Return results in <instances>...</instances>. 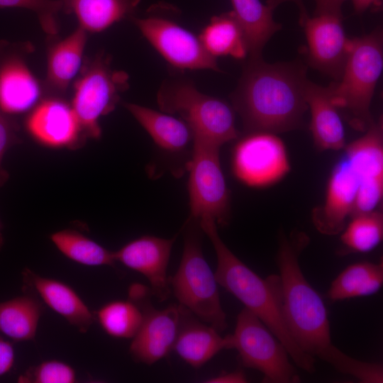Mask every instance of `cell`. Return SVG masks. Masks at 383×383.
I'll return each instance as SVG.
<instances>
[{"label": "cell", "mask_w": 383, "mask_h": 383, "mask_svg": "<svg viewBox=\"0 0 383 383\" xmlns=\"http://www.w3.org/2000/svg\"><path fill=\"white\" fill-rule=\"evenodd\" d=\"M307 80L306 67L299 61L270 64L262 57H249L231 94L245 133L277 134L300 128L308 109Z\"/></svg>", "instance_id": "obj_1"}, {"label": "cell", "mask_w": 383, "mask_h": 383, "mask_svg": "<svg viewBox=\"0 0 383 383\" xmlns=\"http://www.w3.org/2000/svg\"><path fill=\"white\" fill-rule=\"evenodd\" d=\"M309 242L304 232L292 233L289 237L280 233L277 263L282 314L298 346L305 353L338 370L348 355L332 343L325 304L299 265V256Z\"/></svg>", "instance_id": "obj_2"}, {"label": "cell", "mask_w": 383, "mask_h": 383, "mask_svg": "<svg viewBox=\"0 0 383 383\" xmlns=\"http://www.w3.org/2000/svg\"><path fill=\"white\" fill-rule=\"evenodd\" d=\"M199 223L216 255L215 276L218 284L241 301L272 332L297 367L309 373L314 372L315 358L298 346L284 321L278 275L264 279L243 262L222 240L217 224L212 218H201Z\"/></svg>", "instance_id": "obj_3"}, {"label": "cell", "mask_w": 383, "mask_h": 383, "mask_svg": "<svg viewBox=\"0 0 383 383\" xmlns=\"http://www.w3.org/2000/svg\"><path fill=\"white\" fill-rule=\"evenodd\" d=\"M383 69L382 31L352 39L351 48L339 80L329 86L333 104L342 110L349 124L366 131L374 121L370 104Z\"/></svg>", "instance_id": "obj_4"}, {"label": "cell", "mask_w": 383, "mask_h": 383, "mask_svg": "<svg viewBox=\"0 0 383 383\" xmlns=\"http://www.w3.org/2000/svg\"><path fill=\"white\" fill-rule=\"evenodd\" d=\"M157 101L162 111L181 116L192 130L193 141L221 148L238 137L233 106L201 93L190 81L163 82Z\"/></svg>", "instance_id": "obj_5"}, {"label": "cell", "mask_w": 383, "mask_h": 383, "mask_svg": "<svg viewBox=\"0 0 383 383\" xmlns=\"http://www.w3.org/2000/svg\"><path fill=\"white\" fill-rule=\"evenodd\" d=\"M182 256L175 274L170 278L172 292L185 308L219 332L227 328L217 280L201 249L199 221L189 217L184 226Z\"/></svg>", "instance_id": "obj_6"}, {"label": "cell", "mask_w": 383, "mask_h": 383, "mask_svg": "<svg viewBox=\"0 0 383 383\" xmlns=\"http://www.w3.org/2000/svg\"><path fill=\"white\" fill-rule=\"evenodd\" d=\"M128 80L125 72L111 68L105 54L84 62L74 85L72 103L84 136L100 137L99 118L115 109L121 94L128 87Z\"/></svg>", "instance_id": "obj_7"}, {"label": "cell", "mask_w": 383, "mask_h": 383, "mask_svg": "<svg viewBox=\"0 0 383 383\" xmlns=\"http://www.w3.org/2000/svg\"><path fill=\"white\" fill-rule=\"evenodd\" d=\"M230 335L231 349L237 350L243 366L260 371L263 374V382L300 381L285 346L248 309H243L238 313L234 333Z\"/></svg>", "instance_id": "obj_8"}, {"label": "cell", "mask_w": 383, "mask_h": 383, "mask_svg": "<svg viewBox=\"0 0 383 383\" xmlns=\"http://www.w3.org/2000/svg\"><path fill=\"white\" fill-rule=\"evenodd\" d=\"M189 171V217L197 221L212 218L217 226H226L231 216V196L219 157L220 148L192 142Z\"/></svg>", "instance_id": "obj_9"}, {"label": "cell", "mask_w": 383, "mask_h": 383, "mask_svg": "<svg viewBox=\"0 0 383 383\" xmlns=\"http://www.w3.org/2000/svg\"><path fill=\"white\" fill-rule=\"evenodd\" d=\"M232 170L235 177L248 187L272 185L290 170L285 145L276 133H246L233 148Z\"/></svg>", "instance_id": "obj_10"}, {"label": "cell", "mask_w": 383, "mask_h": 383, "mask_svg": "<svg viewBox=\"0 0 383 383\" xmlns=\"http://www.w3.org/2000/svg\"><path fill=\"white\" fill-rule=\"evenodd\" d=\"M131 18L143 35L172 66L221 71L216 57L206 51L199 37L175 21L157 15Z\"/></svg>", "instance_id": "obj_11"}, {"label": "cell", "mask_w": 383, "mask_h": 383, "mask_svg": "<svg viewBox=\"0 0 383 383\" xmlns=\"http://www.w3.org/2000/svg\"><path fill=\"white\" fill-rule=\"evenodd\" d=\"M148 292L145 287H139L128 294L144 311L142 325L133 338L129 352L135 361L152 365L173 349L184 308L172 304L156 310L147 301Z\"/></svg>", "instance_id": "obj_12"}, {"label": "cell", "mask_w": 383, "mask_h": 383, "mask_svg": "<svg viewBox=\"0 0 383 383\" xmlns=\"http://www.w3.org/2000/svg\"><path fill=\"white\" fill-rule=\"evenodd\" d=\"M307 41V62L313 69L333 78H340L352 39L347 37L342 16L321 13L300 16Z\"/></svg>", "instance_id": "obj_13"}, {"label": "cell", "mask_w": 383, "mask_h": 383, "mask_svg": "<svg viewBox=\"0 0 383 383\" xmlns=\"http://www.w3.org/2000/svg\"><path fill=\"white\" fill-rule=\"evenodd\" d=\"M176 237L143 235L113 252L116 261L142 274L148 280L152 294L160 301L167 299L171 293L167 271Z\"/></svg>", "instance_id": "obj_14"}, {"label": "cell", "mask_w": 383, "mask_h": 383, "mask_svg": "<svg viewBox=\"0 0 383 383\" xmlns=\"http://www.w3.org/2000/svg\"><path fill=\"white\" fill-rule=\"evenodd\" d=\"M358 184L357 177L343 155L328 179L323 204L312 211V222L318 232L334 235L343 231L351 216Z\"/></svg>", "instance_id": "obj_15"}, {"label": "cell", "mask_w": 383, "mask_h": 383, "mask_svg": "<svg viewBox=\"0 0 383 383\" xmlns=\"http://www.w3.org/2000/svg\"><path fill=\"white\" fill-rule=\"evenodd\" d=\"M26 128L38 141L53 148L73 146L84 136L72 105L60 99L40 102L28 116Z\"/></svg>", "instance_id": "obj_16"}, {"label": "cell", "mask_w": 383, "mask_h": 383, "mask_svg": "<svg viewBox=\"0 0 383 383\" xmlns=\"http://www.w3.org/2000/svg\"><path fill=\"white\" fill-rule=\"evenodd\" d=\"M24 289H31L55 312L62 316L80 333H85L95 316L68 284L57 279L44 277L25 268L22 272Z\"/></svg>", "instance_id": "obj_17"}, {"label": "cell", "mask_w": 383, "mask_h": 383, "mask_svg": "<svg viewBox=\"0 0 383 383\" xmlns=\"http://www.w3.org/2000/svg\"><path fill=\"white\" fill-rule=\"evenodd\" d=\"M42 88L24 60L16 54L0 60V111L6 115L24 113L38 104Z\"/></svg>", "instance_id": "obj_18"}, {"label": "cell", "mask_w": 383, "mask_h": 383, "mask_svg": "<svg viewBox=\"0 0 383 383\" xmlns=\"http://www.w3.org/2000/svg\"><path fill=\"white\" fill-rule=\"evenodd\" d=\"M304 94L310 110L309 128L316 147L321 150L344 149L345 128L339 110L331 101L328 87H322L308 79Z\"/></svg>", "instance_id": "obj_19"}, {"label": "cell", "mask_w": 383, "mask_h": 383, "mask_svg": "<svg viewBox=\"0 0 383 383\" xmlns=\"http://www.w3.org/2000/svg\"><path fill=\"white\" fill-rule=\"evenodd\" d=\"M190 313L184 308L173 349L187 363L198 368L221 350L231 349V335L222 337L212 326L192 318Z\"/></svg>", "instance_id": "obj_20"}, {"label": "cell", "mask_w": 383, "mask_h": 383, "mask_svg": "<svg viewBox=\"0 0 383 383\" xmlns=\"http://www.w3.org/2000/svg\"><path fill=\"white\" fill-rule=\"evenodd\" d=\"M87 32L78 27L67 38L55 43L48 55L46 85L63 92L82 72Z\"/></svg>", "instance_id": "obj_21"}, {"label": "cell", "mask_w": 383, "mask_h": 383, "mask_svg": "<svg viewBox=\"0 0 383 383\" xmlns=\"http://www.w3.org/2000/svg\"><path fill=\"white\" fill-rule=\"evenodd\" d=\"M124 106L160 148L179 152L193 141L192 130L183 119L135 104L125 103Z\"/></svg>", "instance_id": "obj_22"}, {"label": "cell", "mask_w": 383, "mask_h": 383, "mask_svg": "<svg viewBox=\"0 0 383 383\" xmlns=\"http://www.w3.org/2000/svg\"><path fill=\"white\" fill-rule=\"evenodd\" d=\"M233 14L241 30L249 57H261L271 37L282 28L272 11L260 0H231Z\"/></svg>", "instance_id": "obj_23"}, {"label": "cell", "mask_w": 383, "mask_h": 383, "mask_svg": "<svg viewBox=\"0 0 383 383\" xmlns=\"http://www.w3.org/2000/svg\"><path fill=\"white\" fill-rule=\"evenodd\" d=\"M343 157L362 182H383V121L380 117L365 134L344 148Z\"/></svg>", "instance_id": "obj_24"}, {"label": "cell", "mask_w": 383, "mask_h": 383, "mask_svg": "<svg viewBox=\"0 0 383 383\" xmlns=\"http://www.w3.org/2000/svg\"><path fill=\"white\" fill-rule=\"evenodd\" d=\"M63 9L73 13L87 33L103 31L131 16L140 0H62Z\"/></svg>", "instance_id": "obj_25"}, {"label": "cell", "mask_w": 383, "mask_h": 383, "mask_svg": "<svg viewBox=\"0 0 383 383\" xmlns=\"http://www.w3.org/2000/svg\"><path fill=\"white\" fill-rule=\"evenodd\" d=\"M43 303L30 292L0 302V331L16 342L35 339Z\"/></svg>", "instance_id": "obj_26"}, {"label": "cell", "mask_w": 383, "mask_h": 383, "mask_svg": "<svg viewBox=\"0 0 383 383\" xmlns=\"http://www.w3.org/2000/svg\"><path fill=\"white\" fill-rule=\"evenodd\" d=\"M383 284V261L360 262L348 266L332 282L327 296L332 301L370 296Z\"/></svg>", "instance_id": "obj_27"}, {"label": "cell", "mask_w": 383, "mask_h": 383, "mask_svg": "<svg viewBox=\"0 0 383 383\" xmlns=\"http://www.w3.org/2000/svg\"><path fill=\"white\" fill-rule=\"evenodd\" d=\"M200 40L212 56L244 59L248 50L241 30L232 11L213 16L204 28Z\"/></svg>", "instance_id": "obj_28"}, {"label": "cell", "mask_w": 383, "mask_h": 383, "mask_svg": "<svg viewBox=\"0 0 383 383\" xmlns=\"http://www.w3.org/2000/svg\"><path fill=\"white\" fill-rule=\"evenodd\" d=\"M55 247L71 260L87 266H114L113 252L109 251L82 233L65 229L50 235Z\"/></svg>", "instance_id": "obj_29"}, {"label": "cell", "mask_w": 383, "mask_h": 383, "mask_svg": "<svg viewBox=\"0 0 383 383\" xmlns=\"http://www.w3.org/2000/svg\"><path fill=\"white\" fill-rule=\"evenodd\" d=\"M103 330L118 338H133L144 318L142 307L128 298L106 303L94 313Z\"/></svg>", "instance_id": "obj_30"}, {"label": "cell", "mask_w": 383, "mask_h": 383, "mask_svg": "<svg viewBox=\"0 0 383 383\" xmlns=\"http://www.w3.org/2000/svg\"><path fill=\"white\" fill-rule=\"evenodd\" d=\"M341 232L346 250L367 252L374 249L383 238V214L379 210L352 216Z\"/></svg>", "instance_id": "obj_31"}, {"label": "cell", "mask_w": 383, "mask_h": 383, "mask_svg": "<svg viewBox=\"0 0 383 383\" xmlns=\"http://www.w3.org/2000/svg\"><path fill=\"white\" fill-rule=\"evenodd\" d=\"M76 380L74 370L57 360L43 361L31 366L18 378L20 383H74Z\"/></svg>", "instance_id": "obj_32"}, {"label": "cell", "mask_w": 383, "mask_h": 383, "mask_svg": "<svg viewBox=\"0 0 383 383\" xmlns=\"http://www.w3.org/2000/svg\"><path fill=\"white\" fill-rule=\"evenodd\" d=\"M0 7L27 9L35 12L43 30L51 35L59 30L57 15L63 9L62 0H0Z\"/></svg>", "instance_id": "obj_33"}, {"label": "cell", "mask_w": 383, "mask_h": 383, "mask_svg": "<svg viewBox=\"0 0 383 383\" xmlns=\"http://www.w3.org/2000/svg\"><path fill=\"white\" fill-rule=\"evenodd\" d=\"M16 126L8 115L0 111V160L6 150L16 140Z\"/></svg>", "instance_id": "obj_34"}, {"label": "cell", "mask_w": 383, "mask_h": 383, "mask_svg": "<svg viewBox=\"0 0 383 383\" xmlns=\"http://www.w3.org/2000/svg\"><path fill=\"white\" fill-rule=\"evenodd\" d=\"M14 359L15 353L12 343L0 337V377L11 370Z\"/></svg>", "instance_id": "obj_35"}, {"label": "cell", "mask_w": 383, "mask_h": 383, "mask_svg": "<svg viewBox=\"0 0 383 383\" xmlns=\"http://www.w3.org/2000/svg\"><path fill=\"white\" fill-rule=\"evenodd\" d=\"M345 0H314L315 14L331 13L342 16L341 9Z\"/></svg>", "instance_id": "obj_36"}, {"label": "cell", "mask_w": 383, "mask_h": 383, "mask_svg": "<svg viewBox=\"0 0 383 383\" xmlns=\"http://www.w3.org/2000/svg\"><path fill=\"white\" fill-rule=\"evenodd\" d=\"M247 382L246 376L242 370L221 373L205 381L208 383H245Z\"/></svg>", "instance_id": "obj_37"}, {"label": "cell", "mask_w": 383, "mask_h": 383, "mask_svg": "<svg viewBox=\"0 0 383 383\" xmlns=\"http://www.w3.org/2000/svg\"><path fill=\"white\" fill-rule=\"evenodd\" d=\"M355 11L362 13L372 6H380V0H351Z\"/></svg>", "instance_id": "obj_38"}, {"label": "cell", "mask_w": 383, "mask_h": 383, "mask_svg": "<svg viewBox=\"0 0 383 383\" xmlns=\"http://www.w3.org/2000/svg\"><path fill=\"white\" fill-rule=\"evenodd\" d=\"M292 1L296 4L300 10V16L305 13L306 11L304 6L302 0H267V5L272 9L274 10L280 4L287 2Z\"/></svg>", "instance_id": "obj_39"}, {"label": "cell", "mask_w": 383, "mask_h": 383, "mask_svg": "<svg viewBox=\"0 0 383 383\" xmlns=\"http://www.w3.org/2000/svg\"><path fill=\"white\" fill-rule=\"evenodd\" d=\"M3 243H4V238H3V235L1 233V225L0 223V248L3 245Z\"/></svg>", "instance_id": "obj_40"}]
</instances>
